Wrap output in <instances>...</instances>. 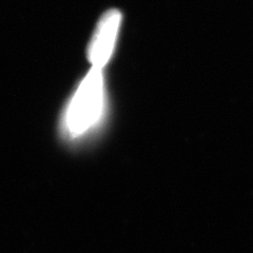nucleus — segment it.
Here are the masks:
<instances>
[{"mask_svg":"<svg viewBox=\"0 0 253 253\" xmlns=\"http://www.w3.org/2000/svg\"><path fill=\"white\" fill-rule=\"evenodd\" d=\"M106 92L102 70L92 68L70 98L61 117V131L69 139L86 135L100 123Z\"/></svg>","mask_w":253,"mask_h":253,"instance_id":"1","label":"nucleus"},{"mask_svg":"<svg viewBox=\"0 0 253 253\" xmlns=\"http://www.w3.org/2000/svg\"><path fill=\"white\" fill-rule=\"evenodd\" d=\"M122 20V13L117 10H109L102 15L88 47V58L92 68L102 70L109 62L115 49Z\"/></svg>","mask_w":253,"mask_h":253,"instance_id":"2","label":"nucleus"}]
</instances>
